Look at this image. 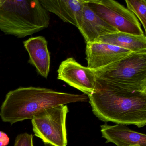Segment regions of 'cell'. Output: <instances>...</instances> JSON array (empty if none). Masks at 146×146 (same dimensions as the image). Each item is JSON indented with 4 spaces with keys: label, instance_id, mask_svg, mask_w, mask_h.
<instances>
[{
    "label": "cell",
    "instance_id": "4",
    "mask_svg": "<svg viewBox=\"0 0 146 146\" xmlns=\"http://www.w3.org/2000/svg\"><path fill=\"white\" fill-rule=\"evenodd\" d=\"M94 72L97 90L146 92V51L131 52L117 62Z\"/></svg>",
    "mask_w": 146,
    "mask_h": 146
},
{
    "label": "cell",
    "instance_id": "12",
    "mask_svg": "<svg viewBox=\"0 0 146 146\" xmlns=\"http://www.w3.org/2000/svg\"><path fill=\"white\" fill-rule=\"evenodd\" d=\"M23 44L29 55L28 62L35 67L39 75L47 78L50 70V56L45 37H31L23 42Z\"/></svg>",
    "mask_w": 146,
    "mask_h": 146
},
{
    "label": "cell",
    "instance_id": "5",
    "mask_svg": "<svg viewBox=\"0 0 146 146\" xmlns=\"http://www.w3.org/2000/svg\"><path fill=\"white\" fill-rule=\"evenodd\" d=\"M68 111L66 105H60L36 115L31 119L35 135L40 138L44 143L66 146V119Z\"/></svg>",
    "mask_w": 146,
    "mask_h": 146
},
{
    "label": "cell",
    "instance_id": "8",
    "mask_svg": "<svg viewBox=\"0 0 146 146\" xmlns=\"http://www.w3.org/2000/svg\"><path fill=\"white\" fill-rule=\"evenodd\" d=\"M131 52L130 50L100 42L86 43L87 67L96 70L113 64Z\"/></svg>",
    "mask_w": 146,
    "mask_h": 146
},
{
    "label": "cell",
    "instance_id": "6",
    "mask_svg": "<svg viewBox=\"0 0 146 146\" xmlns=\"http://www.w3.org/2000/svg\"><path fill=\"white\" fill-rule=\"evenodd\" d=\"M89 8L119 32L145 35L137 18L127 8L113 0H87Z\"/></svg>",
    "mask_w": 146,
    "mask_h": 146
},
{
    "label": "cell",
    "instance_id": "16",
    "mask_svg": "<svg viewBox=\"0 0 146 146\" xmlns=\"http://www.w3.org/2000/svg\"><path fill=\"white\" fill-rule=\"evenodd\" d=\"M10 139L3 131H0V146H6L9 143Z\"/></svg>",
    "mask_w": 146,
    "mask_h": 146
},
{
    "label": "cell",
    "instance_id": "9",
    "mask_svg": "<svg viewBox=\"0 0 146 146\" xmlns=\"http://www.w3.org/2000/svg\"><path fill=\"white\" fill-rule=\"evenodd\" d=\"M78 29L86 43L94 42L101 36L118 32L89 7L84 0L82 19Z\"/></svg>",
    "mask_w": 146,
    "mask_h": 146
},
{
    "label": "cell",
    "instance_id": "17",
    "mask_svg": "<svg viewBox=\"0 0 146 146\" xmlns=\"http://www.w3.org/2000/svg\"><path fill=\"white\" fill-rule=\"evenodd\" d=\"M44 146H54L51 144H48V143H44Z\"/></svg>",
    "mask_w": 146,
    "mask_h": 146
},
{
    "label": "cell",
    "instance_id": "13",
    "mask_svg": "<svg viewBox=\"0 0 146 146\" xmlns=\"http://www.w3.org/2000/svg\"><path fill=\"white\" fill-rule=\"evenodd\" d=\"M96 41L127 49L132 52L146 51L145 35H135L118 31L101 36Z\"/></svg>",
    "mask_w": 146,
    "mask_h": 146
},
{
    "label": "cell",
    "instance_id": "2",
    "mask_svg": "<svg viewBox=\"0 0 146 146\" xmlns=\"http://www.w3.org/2000/svg\"><path fill=\"white\" fill-rule=\"evenodd\" d=\"M88 96L93 113L102 121L146 125V92L100 90Z\"/></svg>",
    "mask_w": 146,
    "mask_h": 146
},
{
    "label": "cell",
    "instance_id": "11",
    "mask_svg": "<svg viewBox=\"0 0 146 146\" xmlns=\"http://www.w3.org/2000/svg\"><path fill=\"white\" fill-rule=\"evenodd\" d=\"M101 132L106 143H113L117 146H146V135L134 131L125 125L105 124L101 126Z\"/></svg>",
    "mask_w": 146,
    "mask_h": 146
},
{
    "label": "cell",
    "instance_id": "10",
    "mask_svg": "<svg viewBox=\"0 0 146 146\" xmlns=\"http://www.w3.org/2000/svg\"><path fill=\"white\" fill-rule=\"evenodd\" d=\"M47 11L58 16L64 22L77 28L82 19L84 0H39Z\"/></svg>",
    "mask_w": 146,
    "mask_h": 146
},
{
    "label": "cell",
    "instance_id": "15",
    "mask_svg": "<svg viewBox=\"0 0 146 146\" xmlns=\"http://www.w3.org/2000/svg\"><path fill=\"white\" fill-rule=\"evenodd\" d=\"M33 138V135L31 134H19L16 138L14 146H34Z\"/></svg>",
    "mask_w": 146,
    "mask_h": 146
},
{
    "label": "cell",
    "instance_id": "1",
    "mask_svg": "<svg viewBox=\"0 0 146 146\" xmlns=\"http://www.w3.org/2000/svg\"><path fill=\"white\" fill-rule=\"evenodd\" d=\"M88 100L84 94L62 93L40 87H20L7 94L0 108V117L3 122L13 124L31 119L53 107Z\"/></svg>",
    "mask_w": 146,
    "mask_h": 146
},
{
    "label": "cell",
    "instance_id": "7",
    "mask_svg": "<svg viewBox=\"0 0 146 146\" xmlns=\"http://www.w3.org/2000/svg\"><path fill=\"white\" fill-rule=\"evenodd\" d=\"M58 79L88 96L97 91L94 71L83 66L73 58L61 62L58 70Z\"/></svg>",
    "mask_w": 146,
    "mask_h": 146
},
{
    "label": "cell",
    "instance_id": "14",
    "mask_svg": "<svg viewBox=\"0 0 146 146\" xmlns=\"http://www.w3.org/2000/svg\"><path fill=\"white\" fill-rule=\"evenodd\" d=\"M127 9L136 16L146 31V0H125Z\"/></svg>",
    "mask_w": 146,
    "mask_h": 146
},
{
    "label": "cell",
    "instance_id": "3",
    "mask_svg": "<svg viewBox=\"0 0 146 146\" xmlns=\"http://www.w3.org/2000/svg\"><path fill=\"white\" fill-rule=\"evenodd\" d=\"M48 11L36 1L0 0V30L18 38L32 35L48 27Z\"/></svg>",
    "mask_w": 146,
    "mask_h": 146
},
{
    "label": "cell",
    "instance_id": "18",
    "mask_svg": "<svg viewBox=\"0 0 146 146\" xmlns=\"http://www.w3.org/2000/svg\"><path fill=\"white\" fill-rule=\"evenodd\" d=\"M139 146V145H132V146Z\"/></svg>",
    "mask_w": 146,
    "mask_h": 146
}]
</instances>
